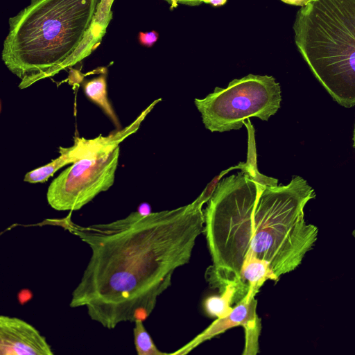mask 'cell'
<instances>
[{
    "label": "cell",
    "instance_id": "obj_7",
    "mask_svg": "<svg viewBox=\"0 0 355 355\" xmlns=\"http://www.w3.org/2000/svg\"><path fill=\"white\" fill-rule=\"evenodd\" d=\"M158 101L159 99L154 101L128 126L117 129L106 136L100 135L93 139L75 136L71 146L60 147V155L57 158L28 172L24 181L29 183H43L67 164H73L101 150L119 146L123 140L137 132L141 122Z\"/></svg>",
    "mask_w": 355,
    "mask_h": 355
},
{
    "label": "cell",
    "instance_id": "obj_6",
    "mask_svg": "<svg viewBox=\"0 0 355 355\" xmlns=\"http://www.w3.org/2000/svg\"><path fill=\"white\" fill-rule=\"evenodd\" d=\"M119 146L101 150L73 163L50 184L46 199L57 211H77L114 184Z\"/></svg>",
    "mask_w": 355,
    "mask_h": 355
},
{
    "label": "cell",
    "instance_id": "obj_12",
    "mask_svg": "<svg viewBox=\"0 0 355 355\" xmlns=\"http://www.w3.org/2000/svg\"><path fill=\"white\" fill-rule=\"evenodd\" d=\"M219 293V295L207 297L203 302L206 313L215 318H224L231 313L233 309L232 305L236 304V288L229 284Z\"/></svg>",
    "mask_w": 355,
    "mask_h": 355
},
{
    "label": "cell",
    "instance_id": "obj_13",
    "mask_svg": "<svg viewBox=\"0 0 355 355\" xmlns=\"http://www.w3.org/2000/svg\"><path fill=\"white\" fill-rule=\"evenodd\" d=\"M143 320L135 321L133 329L134 343L138 355H169L159 351L153 343L150 336L146 331Z\"/></svg>",
    "mask_w": 355,
    "mask_h": 355
},
{
    "label": "cell",
    "instance_id": "obj_14",
    "mask_svg": "<svg viewBox=\"0 0 355 355\" xmlns=\"http://www.w3.org/2000/svg\"><path fill=\"white\" fill-rule=\"evenodd\" d=\"M247 163L241 162L238 165L231 166L224 171H221L217 176L211 180V181L207 185L202 193L192 202L194 205L198 207L202 208L205 203L207 202L212 195L214 194L220 179L227 173L235 169L245 170L247 168Z\"/></svg>",
    "mask_w": 355,
    "mask_h": 355
},
{
    "label": "cell",
    "instance_id": "obj_20",
    "mask_svg": "<svg viewBox=\"0 0 355 355\" xmlns=\"http://www.w3.org/2000/svg\"><path fill=\"white\" fill-rule=\"evenodd\" d=\"M354 236H355V230L354 231Z\"/></svg>",
    "mask_w": 355,
    "mask_h": 355
},
{
    "label": "cell",
    "instance_id": "obj_16",
    "mask_svg": "<svg viewBox=\"0 0 355 355\" xmlns=\"http://www.w3.org/2000/svg\"><path fill=\"white\" fill-rule=\"evenodd\" d=\"M166 1L168 4L171 5V8H175L178 4H184L187 6H198L201 3H202V0H164Z\"/></svg>",
    "mask_w": 355,
    "mask_h": 355
},
{
    "label": "cell",
    "instance_id": "obj_2",
    "mask_svg": "<svg viewBox=\"0 0 355 355\" xmlns=\"http://www.w3.org/2000/svg\"><path fill=\"white\" fill-rule=\"evenodd\" d=\"M247 168L220 180L204 211V233L211 257L205 277L220 293L232 284L236 304L245 295L241 268L248 259L266 261L279 277L297 268L317 240L304 209L315 197L306 180L295 176L286 185L261 174L256 156Z\"/></svg>",
    "mask_w": 355,
    "mask_h": 355
},
{
    "label": "cell",
    "instance_id": "obj_19",
    "mask_svg": "<svg viewBox=\"0 0 355 355\" xmlns=\"http://www.w3.org/2000/svg\"><path fill=\"white\" fill-rule=\"evenodd\" d=\"M353 140H354V147L355 148V126H354V130Z\"/></svg>",
    "mask_w": 355,
    "mask_h": 355
},
{
    "label": "cell",
    "instance_id": "obj_9",
    "mask_svg": "<svg viewBox=\"0 0 355 355\" xmlns=\"http://www.w3.org/2000/svg\"><path fill=\"white\" fill-rule=\"evenodd\" d=\"M1 355H52L44 336L31 324L8 315L0 316Z\"/></svg>",
    "mask_w": 355,
    "mask_h": 355
},
{
    "label": "cell",
    "instance_id": "obj_11",
    "mask_svg": "<svg viewBox=\"0 0 355 355\" xmlns=\"http://www.w3.org/2000/svg\"><path fill=\"white\" fill-rule=\"evenodd\" d=\"M107 69L94 78L83 83V89L86 96L96 104L109 116L118 129L121 128L119 121L108 100L107 92Z\"/></svg>",
    "mask_w": 355,
    "mask_h": 355
},
{
    "label": "cell",
    "instance_id": "obj_18",
    "mask_svg": "<svg viewBox=\"0 0 355 355\" xmlns=\"http://www.w3.org/2000/svg\"><path fill=\"white\" fill-rule=\"evenodd\" d=\"M202 2L211 4L214 6H220L226 3L227 0H202Z\"/></svg>",
    "mask_w": 355,
    "mask_h": 355
},
{
    "label": "cell",
    "instance_id": "obj_1",
    "mask_svg": "<svg viewBox=\"0 0 355 355\" xmlns=\"http://www.w3.org/2000/svg\"><path fill=\"white\" fill-rule=\"evenodd\" d=\"M64 222L92 251L69 306L85 307L92 320L108 329L148 318L175 270L189 261L205 229L204 211L192 202L171 210L135 211L107 223Z\"/></svg>",
    "mask_w": 355,
    "mask_h": 355
},
{
    "label": "cell",
    "instance_id": "obj_3",
    "mask_svg": "<svg viewBox=\"0 0 355 355\" xmlns=\"http://www.w3.org/2000/svg\"><path fill=\"white\" fill-rule=\"evenodd\" d=\"M98 0H31L9 19L1 53L27 88L78 63L77 55Z\"/></svg>",
    "mask_w": 355,
    "mask_h": 355
},
{
    "label": "cell",
    "instance_id": "obj_8",
    "mask_svg": "<svg viewBox=\"0 0 355 355\" xmlns=\"http://www.w3.org/2000/svg\"><path fill=\"white\" fill-rule=\"evenodd\" d=\"M257 300L247 295L233 306L231 313L216 318L209 327L171 355H184L202 343L236 327H242L245 333L243 355H256L259 352V338L261 329V319L257 313Z\"/></svg>",
    "mask_w": 355,
    "mask_h": 355
},
{
    "label": "cell",
    "instance_id": "obj_10",
    "mask_svg": "<svg viewBox=\"0 0 355 355\" xmlns=\"http://www.w3.org/2000/svg\"><path fill=\"white\" fill-rule=\"evenodd\" d=\"M113 2L114 0L98 1L89 31L78 51V62L89 55L99 45L112 18L111 9Z\"/></svg>",
    "mask_w": 355,
    "mask_h": 355
},
{
    "label": "cell",
    "instance_id": "obj_4",
    "mask_svg": "<svg viewBox=\"0 0 355 355\" xmlns=\"http://www.w3.org/2000/svg\"><path fill=\"white\" fill-rule=\"evenodd\" d=\"M295 42L331 97L355 105V0H311L298 10Z\"/></svg>",
    "mask_w": 355,
    "mask_h": 355
},
{
    "label": "cell",
    "instance_id": "obj_17",
    "mask_svg": "<svg viewBox=\"0 0 355 355\" xmlns=\"http://www.w3.org/2000/svg\"><path fill=\"white\" fill-rule=\"evenodd\" d=\"M287 4L303 7L308 4L311 0H281Z\"/></svg>",
    "mask_w": 355,
    "mask_h": 355
},
{
    "label": "cell",
    "instance_id": "obj_5",
    "mask_svg": "<svg viewBox=\"0 0 355 355\" xmlns=\"http://www.w3.org/2000/svg\"><path fill=\"white\" fill-rule=\"evenodd\" d=\"M281 101V87L274 77L249 74L234 79L225 88L216 87L194 103L205 128L223 132L240 129L250 117L268 121Z\"/></svg>",
    "mask_w": 355,
    "mask_h": 355
},
{
    "label": "cell",
    "instance_id": "obj_15",
    "mask_svg": "<svg viewBox=\"0 0 355 355\" xmlns=\"http://www.w3.org/2000/svg\"><path fill=\"white\" fill-rule=\"evenodd\" d=\"M159 34L155 31L139 33L138 38L140 44L146 47H151L158 40Z\"/></svg>",
    "mask_w": 355,
    "mask_h": 355
}]
</instances>
